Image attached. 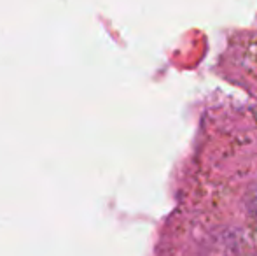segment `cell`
Segmentation results:
<instances>
[]
</instances>
